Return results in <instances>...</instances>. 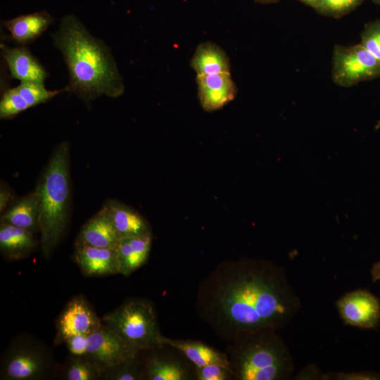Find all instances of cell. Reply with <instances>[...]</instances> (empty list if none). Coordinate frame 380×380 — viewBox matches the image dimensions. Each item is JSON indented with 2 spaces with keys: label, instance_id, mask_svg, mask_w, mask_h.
<instances>
[{
  "label": "cell",
  "instance_id": "obj_1",
  "mask_svg": "<svg viewBox=\"0 0 380 380\" xmlns=\"http://www.w3.org/2000/svg\"><path fill=\"white\" fill-rule=\"evenodd\" d=\"M195 308L228 343L245 333L286 327L300 302L282 268L264 260L241 258L217 265L199 282Z\"/></svg>",
  "mask_w": 380,
  "mask_h": 380
},
{
  "label": "cell",
  "instance_id": "obj_2",
  "mask_svg": "<svg viewBox=\"0 0 380 380\" xmlns=\"http://www.w3.org/2000/svg\"><path fill=\"white\" fill-rule=\"evenodd\" d=\"M51 37L68 68L67 92L74 94L88 106L103 95L117 98L124 93L123 79L110 49L75 15L63 16Z\"/></svg>",
  "mask_w": 380,
  "mask_h": 380
},
{
  "label": "cell",
  "instance_id": "obj_3",
  "mask_svg": "<svg viewBox=\"0 0 380 380\" xmlns=\"http://www.w3.org/2000/svg\"><path fill=\"white\" fill-rule=\"evenodd\" d=\"M69 143L54 148L35 191L39 199L40 243L43 255L53 253L66 230L71 203Z\"/></svg>",
  "mask_w": 380,
  "mask_h": 380
},
{
  "label": "cell",
  "instance_id": "obj_4",
  "mask_svg": "<svg viewBox=\"0 0 380 380\" xmlns=\"http://www.w3.org/2000/svg\"><path fill=\"white\" fill-rule=\"evenodd\" d=\"M277 330L245 333L228 342L226 353L236 380H284L292 376L293 361Z\"/></svg>",
  "mask_w": 380,
  "mask_h": 380
},
{
  "label": "cell",
  "instance_id": "obj_5",
  "mask_svg": "<svg viewBox=\"0 0 380 380\" xmlns=\"http://www.w3.org/2000/svg\"><path fill=\"white\" fill-rule=\"evenodd\" d=\"M101 319L103 324L139 351L163 346L155 308L147 300H125Z\"/></svg>",
  "mask_w": 380,
  "mask_h": 380
},
{
  "label": "cell",
  "instance_id": "obj_6",
  "mask_svg": "<svg viewBox=\"0 0 380 380\" xmlns=\"http://www.w3.org/2000/svg\"><path fill=\"white\" fill-rule=\"evenodd\" d=\"M54 367L49 347L30 336L20 335L9 343L2 355L0 377L5 380L43 379Z\"/></svg>",
  "mask_w": 380,
  "mask_h": 380
},
{
  "label": "cell",
  "instance_id": "obj_7",
  "mask_svg": "<svg viewBox=\"0 0 380 380\" xmlns=\"http://www.w3.org/2000/svg\"><path fill=\"white\" fill-rule=\"evenodd\" d=\"M64 343L72 355H84L103 369L137 355L139 351L127 343L108 326L89 335H77Z\"/></svg>",
  "mask_w": 380,
  "mask_h": 380
},
{
  "label": "cell",
  "instance_id": "obj_8",
  "mask_svg": "<svg viewBox=\"0 0 380 380\" xmlns=\"http://www.w3.org/2000/svg\"><path fill=\"white\" fill-rule=\"evenodd\" d=\"M331 76L341 87L380 77V61L360 43L352 46L335 44L332 50Z\"/></svg>",
  "mask_w": 380,
  "mask_h": 380
},
{
  "label": "cell",
  "instance_id": "obj_9",
  "mask_svg": "<svg viewBox=\"0 0 380 380\" xmlns=\"http://www.w3.org/2000/svg\"><path fill=\"white\" fill-rule=\"evenodd\" d=\"M102 325L100 319L87 300L82 295L71 299L56 322L55 346L77 335H89Z\"/></svg>",
  "mask_w": 380,
  "mask_h": 380
},
{
  "label": "cell",
  "instance_id": "obj_10",
  "mask_svg": "<svg viewBox=\"0 0 380 380\" xmlns=\"http://www.w3.org/2000/svg\"><path fill=\"white\" fill-rule=\"evenodd\" d=\"M338 312L347 324L373 328L380 319V303L378 298L365 289L348 292L336 302Z\"/></svg>",
  "mask_w": 380,
  "mask_h": 380
},
{
  "label": "cell",
  "instance_id": "obj_11",
  "mask_svg": "<svg viewBox=\"0 0 380 380\" xmlns=\"http://www.w3.org/2000/svg\"><path fill=\"white\" fill-rule=\"evenodd\" d=\"M198 98L202 108L213 112L234 100L237 87L230 72L196 75Z\"/></svg>",
  "mask_w": 380,
  "mask_h": 380
},
{
  "label": "cell",
  "instance_id": "obj_12",
  "mask_svg": "<svg viewBox=\"0 0 380 380\" xmlns=\"http://www.w3.org/2000/svg\"><path fill=\"white\" fill-rule=\"evenodd\" d=\"M0 49L11 78L18 80L20 82L44 84L49 73L25 46L12 47L1 42Z\"/></svg>",
  "mask_w": 380,
  "mask_h": 380
},
{
  "label": "cell",
  "instance_id": "obj_13",
  "mask_svg": "<svg viewBox=\"0 0 380 380\" xmlns=\"http://www.w3.org/2000/svg\"><path fill=\"white\" fill-rule=\"evenodd\" d=\"M160 347V346H159ZM159 347L151 349L144 360V376L146 380H189L195 379L191 366L176 355L159 351Z\"/></svg>",
  "mask_w": 380,
  "mask_h": 380
},
{
  "label": "cell",
  "instance_id": "obj_14",
  "mask_svg": "<svg viewBox=\"0 0 380 380\" xmlns=\"http://www.w3.org/2000/svg\"><path fill=\"white\" fill-rule=\"evenodd\" d=\"M74 258L86 276L100 277L119 274L115 248L75 246Z\"/></svg>",
  "mask_w": 380,
  "mask_h": 380
},
{
  "label": "cell",
  "instance_id": "obj_15",
  "mask_svg": "<svg viewBox=\"0 0 380 380\" xmlns=\"http://www.w3.org/2000/svg\"><path fill=\"white\" fill-rule=\"evenodd\" d=\"M120 239L106 210L102 207L84 224L75 246L115 249Z\"/></svg>",
  "mask_w": 380,
  "mask_h": 380
},
{
  "label": "cell",
  "instance_id": "obj_16",
  "mask_svg": "<svg viewBox=\"0 0 380 380\" xmlns=\"http://www.w3.org/2000/svg\"><path fill=\"white\" fill-rule=\"evenodd\" d=\"M120 237L152 235L149 223L138 211L115 200H107L103 206Z\"/></svg>",
  "mask_w": 380,
  "mask_h": 380
},
{
  "label": "cell",
  "instance_id": "obj_17",
  "mask_svg": "<svg viewBox=\"0 0 380 380\" xmlns=\"http://www.w3.org/2000/svg\"><path fill=\"white\" fill-rule=\"evenodd\" d=\"M53 22L47 11H41L4 20L2 25L16 44L25 46L37 40Z\"/></svg>",
  "mask_w": 380,
  "mask_h": 380
},
{
  "label": "cell",
  "instance_id": "obj_18",
  "mask_svg": "<svg viewBox=\"0 0 380 380\" xmlns=\"http://www.w3.org/2000/svg\"><path fill=\"white\" fill-rule=\"evenodd\" d=\"M152 235L121 237L115 248L119 274L125 277L145 265L151 248Z\"/></svg>",
  "mask_w": 380,
  "mask_h": 380
},
{
  "label": "cell",
  "instance_id": "obj_19",
  "mask_svg": "<svg viewBox=\"0 0 380 380\" xmlns=\"http://www.w3.org/2000/svg\"><path fill=\"white\" fill-rule=\"evenodd\" d=\"M39 199L35 190L20 198L1 216V223L27 229L32 234L40 232Z\"/></svg>",
  "mask_w": 380,
  "mask_h": 380
},
{
  "label": "cell",
  "instance_id": "obj_20",
  "mask_svg": "<svg viewBox=\"0 0 380 380\" xmlns=\"http://www.w3.org/2000/svg\"><path fill=\"white\" fill-rule=\"evenodd\" d=\"M161 344L174 348L195 367L211 364L230 366L226 353L198 341L172 339L163 335Z\"/></svg>",
  "mask_w": 380,
  "mask_h": 380
},
{
  "label": "cell",
  "instance_id": "obj_21",
  "mask_svg": "<svg viewBox=\"0 0 380 380\" xmlns=\"http://www.w3.org/2000/svg\"><path fill=\"white\" fill-rule=\"evenodd\" d=\"M189 65L196 75L230 72L231 70L229 58L225 51L209 41L196 46Z\"/></svg>",
  "mask_w": 380,
  "mask_h": 380
},
{
  "label": "cell",
  "instance_id": "obj_22",
  "mask_svg": "<svg viewBox=\"0 0 380 380\" xmlns=\"http://www.w3.org/2000/svg\"><path fill=\"white\" fill-rule=\"evenodd\" d=\"M38 242L30 231L11 224H0V251L8 260H20L28 256Z\"/></svg>",
  "mask_w": 380,
  "mask_h": 380
},
{
  "label": "cell",
  "instance_id": "obj_23",
  "mask_svg": "<svg viewBox=\"0 0 380 380\" xmlns=\"http://www.w3.org/2000/svg\"><path fill=\"white\" fill-rule=\"evenodd\" d=\"M62 377L65 380L103 379V369L84 355H70L63 367Z\"/></svg>",
  "mask_w": 380,
  "mask_h": 380
},
{
  "label": "cell",
  "instance_id": "obj_24",
  "mask_svg": "<svg viewBox=\"0 0 380 380\" xmlns=\"http://www.w3.org/2000/svg\"><path fill=\"white\" fill-rule=\"evenodd\" d=\"M140 353L103 369V379L141 380L144 376V360Z\"/></svg>",
  "mask_w": 380,
  "mask_h": 380
},
{
  "label": "cell",
  "instance_id": "obj_25",
  "mask_svg": "<svg viewBox=\"0 0 380 380\" xmlns=\"http://www.w3.org/2000/svg\"><path fill=\"white\" fill-rule=\"evenodd\" d=\"M364 1L317 0L312 8L319 15L338 19L353 11Z\"/></svg>",
  "mask_w": 380,
  "mask_h": 380
},
{
  "label": "cell",
  "instance_id": "obj_26",
  "mask_svg": "<svg viewBox=\"0 0 380 380\" xmlns=\"http://www.w3.org/2000/svg\"><path fill=\"white\" fill-rule=\"evenodd\" d=\"M360 44L380 61V18L365 25Z\"/></svg>",
  "mask_w": 380,
  "mask_h": 380
},
{
  "label": "cell",
  "instance_id": "obj_27",
  "mask_svg": "<svg viewBox=\"0 0 380 380\" xmlns=\"http://www.w3.org/2000/svg\"><path fill=\"white\" fill-rule=\"evenodd\" d=\"M196 380H230L234 379V375L230 366L211 364L195 367Z\"/></svg>",
  "mask_w": 380,
  "mask_h": 380
},
{
  "label": "cell",
  "instance_id": "obj_28",
  "mask_svg": "<svg viewBox=\"0 0 380 380\" xmlns=\"http://www.w3.org/2000/svg\"><path fill=\"white\" fill-rule=\"evenodd\" d=\"M328 379L338 380H380V374L371 372H338L327 375Z\"/></svg>",
  "mask_w": 380,
  "mask_h": 380
},
{
  "label": "cell",
  "instance_id": "obj_29",
  "mask_svg": "<svg viewBox=\"0 0 380 380\" xmlns=\"http://www.w3.org/2000/svg\"><path fill=\"white\" fill-rule=\"evenodd\" d=\"M11 190L7 186L1 184L0 188V211L2 213L7 208L8 204L13 199Z\"/></svg>",
  "mask_w": 380,
  "mask_h": 380
},
{
  "label": "cell",
  "instance_id": "obj_30",
  "mask_svg": "<svg viewBox=\"0 0 380 380\" xmlns=\"http://www.w3.org/2000/svg\"><path fill=\"white\" fill-rule=\"evenodd\" d=\"M371 274L374 281H380V260L372 267Z\"/></svg>",
  "mask_w": 380,
  "mask_h": 380
},
{
  "label": "cell",
  "instance_id": "obj_31",
  "mask_svg": "<svg viewBox=\"0 0 380 380\" xmlns=\"http://www.w3.org/2000/svg\"><path fill=\"white\" fill-rule=\"evenodd\" d=\"M256 3L262 4H276L279 2L280 0H253Z\"/></svg>",
  "mask_w": 380,
  "mask_h": 380
},
{
  "label": "cell",
  "instance_id": "obj_32",
  "mask_svg": "<svg viewBox=\"0 0 380 380\" xmlns=\"http://www.w3.org/2000/svg\"><path fill=\"white\" fill-rule=\"evenodd\" d=\"M297 1L312 8L317 0H297Z\"/></svg>",
  "mask_w": 380,
  "mask_h": 380
},
{
  "label": "cell",
  "instance_id": "obj_33",
  "mask_svg": "<svg viewBox=\"0 0 380 380\" xmlns=\"http://www.w3.org/2000/svg\"><path fill=\"white\" fill-rule=\"evenodd\" d=\"M370 1H372L375 4L380 5V0H370Z\"/></svg>",
  "mask_w": 380,
  "mask_h": 380
}]
</instances>
